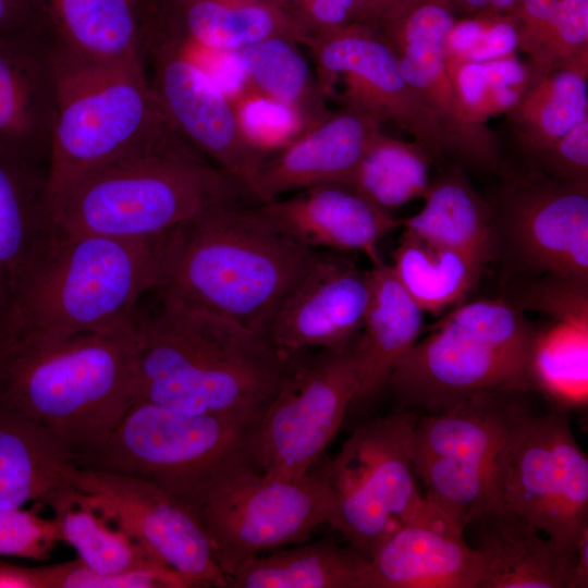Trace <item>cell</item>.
Returning a JSON list of instances; mask_svg holds the SVG:
<instances>
[{"label": "cell", "mask_w": 588, "mask_h": 588, "mask_svg": "<svg viewBox=\"0 0 588 588\" xmlns=\"http://www.w3.org/2000/svg\"><path fill=\"white\" fill-rule=\"evenodd\" d=\"M135 327L136 401L255 422L289 368L264 335L163 297Z\"/></svg>", "instance_id": "1"}, {"label": "cell", "mask_w": 588, "mask_h": 588, "mask_svg": "<svg viewBox=\"0 0 588 588\" xmlns=\"http://www.w3.org/2000/svg\"><path fill=\"white\" fill-rule=\"evenodd\" d=\"M164 238L56 230L0 310V351L132 324L139 298L162 284Z\"/></svg>", "instance_id": "2"}, {"label": "cell", "mask_w": 588, "mask_h": 588, "mask_svg": "<svg viewBox=\"0 0 588 588\" xmlns=\"http://www.w3.org/2000/svg\"><path fill=\"white\" fill-rule=\"evenodd\" d=\"M319 255L282 233L258 207L215 206L166 234L158 291L264 335Z\"/></svg>", "instance_id": "3"}, {"label": "cell", "mask_w": 588, "mask_h": 588, "mask_svg": "<svg viewBox=\"0 0 588 588\" xmlns=\"http://www.w3.org/2000/svg\"><path fill=\"white\" fill-rule=\"evenodd\" d=\"M135 321L0 351V402L62 440L74 464L91 455L136 401Z\"/></svg>", "instance_id": "4"}, {"label": "cell", "mask_w": 588, "mask_h": 588, "mask_svg": "<svg viewBox=\"0 0 588 588\" xmlns=\"http://www.w3.org/2000/svg\"><path fill=\"white\" fill-rule=\"evenodd\" d=\"M57 102L47 167L51 208L86 174L139 154L192 148L174 131L144 59L91 63L54 49Z\"/></svg>", "instance_id": "5"}, {"label": "cell", "mask_w": 588, "mask_h": 588, "mask_svg": "<svg viewBox=\"0 0 588 588\" xmlns=\"http://www.w3.org/2000/svg\"><path fill=\"white\" fill-rule=\"evenodd\" d=\"M254 198L192 148L135 155L70 186L51 208L54 229L117 238L162 236L215 206Z\"/></svg>", "instance_id": "6"}, {"label": "cell", "mask_w": 588, "mask_h": 588, "mask_svg": "<svg viewBox=\"0 0 588 588\" xmlns=\"http://www.w3.org/2000/svg\"><path fill=\"white\" fill-rule=\"evenodd\" d=\"M535 330L523 310L503 298L460 304L414 344L387 385L405 405L431 413L475 394L531 390Z\"/></svg>", "instance_id": "7"}, {"label": "cell", "mask_w": 588, "mask_h": 588, "mask_svg": "<svg viewBox=\"0 0 588 588\" xmlns=\"http://www.w3.org/2000/svg\"><path fill=\"white\" fill-rule=\"evenodd\" d=\"M253 424L136 401L105 443L74 465L146 479L188 509L216 478L249 463Z\"/></svg>", "instance_id": "8"}, {"label": "cell", "mask_w": 588, "mask_h": 588, "mask_svg": "<svg viewBox=\"0 0 588 588\" xmlns=\"http://www.w3.org/2000/svg\"><path fill=\"white\" fill-rule=\"evenodd\" d=\"M356 341L289 358L280 387L248 430L246 453L257 473L282 480L310 473L356 395Z\"/></svg>", "instance_id": "9"}, {"label": "cell", "mask_w": 588, "mask_h": 588, "mask_svg": "<svg viewBox=\"0 0 588 588\" xmlns=\"http://www.w3.org/2000/svg\"><path fill=\"white\" fill-rule=\"evenodd\" d=\"M417 419L397 412L363 424L323 471L330 489L326 523L368 560L422 500L411 457Z\"/></svg>", "instance_id": "10"}, {"label": "cell", "mask_w": 588, "mask_h": 588, "mask_svg": "<svg viewBox=\"0 0 588 588\" xmlns=\"http://www.w3.org/2000/svg\"><path fill=\"white\" fill-rule=\"evenodd\" d=\"M493 487L497 506L576 550L588 527V460L566 411L539 417L520 411L497 456Z\"/></svg>", "instance_id": "11"}, {"label": "cell", "mask_w": 588, "mask_h": 588, "mask_svg": "<svg viewBox=\"0 0 588 588\" xmlns=\"http://www.w3.org/2000/svg\"><path fill=\"white\" fill-rule=\"evenodd\" d=\"M188 510L229 577L252 556L305 541L327 522L330 489L323 473L282 480L243 463L216 478Z\"/></svg>", "instance_id": "12"}, {"label": "cell", "mask_w": 588, "mask_h": 588, "mask_svg": "<svg viewBox=\"0 0 588 588\" xmlns=\"http://www.w3.org/2000/svg\"><path fill=\"white\" fill-rule=\"evenodd\" d=\"M506 392L480 393L418 418L411 436L414 471L427 499L458 525L497 507L493 468L506 434L523 409Z\"/></svg>", "instance_id": "13"}, {"label": "cell", "mask_w": 588, "mask_h": 588, "mask_svg": "<svg viewBox=\"0 0 588 588\" xmlns=\"http://www.w3.org/2000/svg\"><path fill=\"white\" fill-rule=\"evenodd\" d=\"M317 83L323 96L341 78L343 106L362 110L382 125L391 123L412 137L433 161L448 156L440 125L420 94L404 78L396 56L371 26L352 22L311 37Z\"/></svg>", "instance_id": "14"}, {"label": "cell", "mask_w": 588, "mask_h": 588, "mask_svg": "<svg viewBox=\"0 0 588 588\" xmlns=\"http://www.w3.org/2000/svg\"><path fill=\"white\" fill-rule=\"evenodd\" d=\"M63 476L108 519L196 587H228L197 518L162 488L139 477L74 464Z\"/></svg>", "instance_id": "15"}, {"label": "cell", "mask_w": 588, "mask_h": 588, "mask_svg": "<svg viewBox=\"0 0 588 588\" xmlns=\"http://www.w3.org/2000/svg\"><path fill=\"white\" fill-rule=\"evenodd\" d=\"M146 48L154 74L149 82L171 126L187 145L213 160L255 198L258 175L268 155L246 136L231 99L184 53L166 27L149 36Z\"/></svg>", "instance_id": "16"}, {"label": "cell", "mask_w": 588, "mask_h": 588, "mask_svg": "<svg viewBox=\"0 0 588 588\" xmlns=\"http://www.w3.org/2000/svg\"><path fill=\"white\" fill-rule=\"evenodd\" d=\"M488 200L518 259L541 273L588 278V184L507 168Z\"/></svg>", "instance_id": "17"}, {"label": "cell", "mask_w": 588, "mask_h": 588, "mask_svg": "<svg viewBox=\"0 0 588 588\" xmlns=\"http://www.w3.org/2000/svg\"><path fill=\"white\" fill-rule=\"evenodd\" d=\"M370 295V270L346 256L320 253L282 301L264 336L285 358L343 348L358 338Z\"/></svg>", "instance_id": "18"}, {"label": "cell", "mask_w": 588, "mask_h": 588, "mask_svg": "<svg viewBox=\"0 0 588 588\" xmlns=\"http://www.w3.org/2000/svg\"><path fill=\"white\" fill-rule=\"evenodd\" d=\"M464 529L422 498L369 560L367 588H480L483 562Z\"/></svg>", "instance_id": "19"}, {"label": "cell", "mask_w": 588, "mask_h": 588, "mask_svg": "<svg viewBox=\"0 0 588 588\" xmlns=\"http://www.w3.org/2000/svg\"><path fill=\"white\" fill-rule=\"evenodd\" d=\"M45 23L0 33V150L48 161L57 102L54 46Z\"/></svg>", "instance_id": "20"}, {"label": "cell", "mask_w": 588, "mask_h": 588, "mask_svg": "<svg viewBox=\"0 0 588 588\" xmlns=\"http://www.w3.org/2000/svg\"><path fill=\"white\" fill-rule=\"evenodd\" d=\"M382 124L368 113L343 106L265 160L256 184L259 204L314 186L351 187L358 167Z\"/></svg>", "instance_id": "21"}, {"label": "cell", "mask_w": 588, "mask_h": 588, "mask_svg": "<svg viewBox=\"0 0 588 588\" xmlns=\"http://www.w3.org/2000/svg\"><path fill=\"white\" fill-rule=\"evenodd\" d=\"M282 233L311 249L358 250L370 261L380 259L377 244L401 226L348 186L327 184L302 189L287 199L258 206Z\"/></svg>", "instance_id": "22"}, {"label": "cell", "mask_w": 588, "mask_h": 588, "mask_svg": "<svg viewBox=\"0 0 588 588\" xmlns=\"http://www.w3.org/2000/svg\"><path fill=\"white\" fill-rule=\"evenodd\" d=\"M471 522L478 523L475 549L485 567L480 588H572L576 550L542 539L534 525L500 506Z\"/></svg>", "instance_id": "23"}, {"label": "cell", "mask_w": 588, "mask_h": 588, "mask_svg": "<svg viewBox=\"0 0 588 588\" xmlns=\"http://www.w3.org/2000/svg\"><path fill=\"white\" fill-rule=\"evenodd\" d=\"M46 181L41 164L0 150V310L56 233Z\"/></svg>", "instance_id": "24"}, {"label": "cell", "mask_w": 588, "mask_h": 588, "mask_svg": "<svg viewBox=\"0 0 588 588\" xmlns=\"http://www.w3.org/2000/svg\"><path fill=\"white\" fill-rule=\"evenodd\" d=\"M371 264V295L356 341L358 388L352 405L371 401L387 385L422 327L424 311L399 283L391 266L381 258Z\"/></svg>", "instance_id": "25"}, {"label": "cell", "mask_w": 588, "mask_h": 588, "mask_svg": "<svg viewBox=\"0 0 588 588\" xmlns=\"http://www.w3.org/2000/svg\"><path fill=\"white\" fill-rule=\"evenodd\" d=\"M54 49L71 59L117 63L142 58V29L130 0H37Z\"/></svg>", "instance_id": "26"}, {"label": "cell", "mask_w": 588, "mask_h": 588, "mask_svg": "<svg viewBox=\"0 0 588 588\" xmlns=\"http://www.w3.org/2000/svg\"><path fill=\"white\" fill-rule=\"evenodd\" d=\"M75 455L52 432L0 402V511L46 500L68 485Z\"/></svg>", "instance_id": "27"}, {"label": "cell", "mask_w": 588, "mask_h": 588, "mask_svg": "<svg viewBox=\"0 0 588 588\" xmlns=\"http://www.w3.org/2000/svg\"><path fill=\"white\" fill-rule=\"evenodd\" d=\"M424 199L416 215L402 219L404 230L458 250L485 268L497 243L492 210L464 167L455 162L438 174Z\"/></svg>", "instance_id": "28"}, {"label": "cell", "mask_w": 588, "mask_h": 588, "mask_svg": "<svg viewBox=\"0 0 588 588\" xmlns=\"http://www.w3.org/2000/svg\"><path fill=\"white\" fill-rule=\"evenodd\" d=\"M167 27L184 40L222 51L271 37L304 44L292 15L273 0H169Z\"/></svg>", "instance_id": "29"}, {"label": "cell", "mask_w": 588, "mask_h": 588, "mask_svg": "<svg viewBox=\"0 0 588 588\" xmlns=\"http://www.w3.org/2000/svg\"><path fill=\"white\" fill-rule=\"evenodd\" d=\"M397 60L404 78L434 114L448 156L463 167L503 174L507 166L500 157L497 136L463 103L446 70L444 53Z\"/></svg>", "instance_id": "30"}, {"label": "cell", "mask_w": 588, "mask_h": 588, "mask_svg": "<svg viewBox=\"0 0 588 588\" xmlns=\"http://www.w3.org/2000/svg\"><path fill=\"white\" fill-rule=\"evenodd\" d=\"M45 503L53 510L61 541L72 546L78 560L91 571L102 575L179 574L108 519L71 485L56 490Z\"/></svg>", "instance_id": "31"}, {"label": "cell", "mask_w": 588, "mask_h": 588, "mask_svg": "<svg viewBox=\"0 0 588 588\" xmlns=\"http://www.w3.org/2000/svg\"><path fill=\"white\" fill-rule=\"evenodd\" d=\"M368 566L353 548L318 541L245 560L226 588H367Z\"/></svg>", "instance_id": "32"}, {"label": "cell", "mask_w": 588, "mask_h": 588, "mask_svg": "<svg viewBox=\"0 0 588 588\" xmlns=\"http://www.w3.org/2000/svg\"><path fill=\"white\" fill-rule=\"evenodd\" d=\"M588 76L568 70L532 73L505 113L510 131L528 158L588 119Z\"/></svg>", "instance_id": "33"}, {"label": "cell", "mask_w": 588, "mask_h": 588, "mask_svg": "<svg viewBox=\"0 0 588 588\" xmlns=\"http://www.w3.org/2000/svg\"><path fill=\"white\" fill-rule=\"evenodd\" d=\"M392 258L399 283L424 313L433 315L461 303L483 270L467 255L407 230Z\"/></svg>", "instance_id": "34"}, {"label": "cell", "mask_w": 588, "mask_h": 588, "mask_svg": "<svg viewBox=\"0 0 588 588\" xmlns=\"http://www.w3.org/2000/svg\"><path fill=\"white\" fill-rule=\"evenodd\" d=\"M297 41L271 37L236 51L247 81L256 89L292 108L307 131L327 119L323 95Z\"/></svg>", "instance_id": "35"}, {"label": "cell", "mask_w": 588, "mask_h": 588, "mask_svg": "<svg viewBox=\"0 0 588 588\" xmlns=\"http://www.w3.org/2000/svg\"><path fill=\"white\" fill-rule=\"evenodd\" d=\"M531 390L555 408L583 407L588 400V323L553 321L536 329L529 354Z\"/></svg>", "instance_id": "36"}, {"label": "cell", "mask_w": 588, "mask_h": 588, "mask_svg": "<svg viewBox=\"0 0 588 588\" xmlns=\"http://www.w3.org/2000/svg\"><path fill=\"white\" fill-rule=\"evenodd\" d=\"M433 159L417 144L381 132L366 151L353 184L358 195L391 213L426 195Z\"/></svg>", "instance_id": "37"}, {"label": "cell", "mask_w": 588, "mask_h": 588, "mask_svg": "<svg viewBox=\"0 0 588 588\" xmlns=\"http://www.w3.org/2000/svg\"><path fill=\"white\" fill-rule=\"evenodd\" d=\"M457 21L448 0H401L377 30L397 59L444 53L445 39Z\"/></svg>", "instance_id": "38"}, {"label": "cell", "mask_w": 588, "mask_h": 588, "mask_svg": "<svg viewBox=\"0 0 588 588\" xmlns=\"http://www.w3.org/2000/svg\"><path fill=\"white\" fill-rule=\"evenodd\" d=\"M539 72L568 70L588 76V0H560L535 61Z\"/></svg>", "instance_id": "39"}, {"label": "cell", "mask_w": 588, "mask_h": 588, "mask_svg": "<svg viewBox=\"0 0 588 588\" xmlns=\"http://www.w3.org/2000/svg\"><path fill=\"white\" fill-rule=\"evenodd\" d=\"M512 304L546 314L553 321L588 323V278L546 273L527 284Z\"/></svg>", "instance_id": "40"}, {"label": "cell", "mask_w": 588, "mask_h": 588, "mask_svg": "<svg viewBox=\"0 0 588 588\" xmlns=\"http://www.w3.org/2000/svg\"><path fill=\"white\" fill-rule=\"evenodd\" d=\"M236 113L249 140L268 155L272 148L286 146L304 125L289 106L262 94L240 96Z\"/></svg>", "instance_id": "41"}, {"label": "cell", "mask_w": 588, "mask_h": 588, "mask_svg": "<svg viewBox=\"0 0 588 588\" xmlns=\"http://www.w3.org/2000/svg\"><path fill=\"white\" fill-rule=\"evenodd\" d=\"M44 588H192L195 585L179 574L130 572L102 575L79 560L40 567Z\"/></svg>", "instance_id": "42"}, {"label": "cell", "mask_w": 588, "mask_h": 588, "mask_svg": "<svg viewBox=\"0 0 588 588\" xmlns=\"http://www.w3.org/2000/svg\"><path fill=\"white\" fill-rule=\"evenodd\" d=\"M59 541L54 518L22 509L0 511V555L45 560Z\"/></svg>", "instance_id": "43"}, {"label": "cell", "mask_w": 588, "mask_h": 588, "mask_svg": "<svg viewBox=\"0 0 588 588\" xmlns=\"http://www.w3.org/2000/svg\"><path fill=\"white\" fill-rule=\"evenodd\" d=\"M526 159L532 169L553 179L588 184V119Z\"/></svg>", "instance_id": "44"}, {"label": "cell", "mask_w": 588, "mask_h": 588, "mask_svg": "<svg viewBox=\"0 0 588 588\" xmlns=\"http://www.w3.org/2000/svg\"><path fill=\"white\" fill-rule=\"evenodd\" d=\"M560 0H519L511 16L516 26L517 48L535 61Z\"/></svg>", "instance_id": "45"}, {"label": "cell", "mask_w": 588, "mask_h": 588, "mask_svg": "<svg viewBox=\"0 0 588 588\" xmlns=\"http://www.w3.org/2000/svg\"><path fill=\"white\" fill-rule=\"evenodd\" d=\"M516 49L517 33L512 16L507 14H489L478 41L463 58L457 59L486 62L514 56Z\"/></svg>", "instance_id": "46"}, {"label": "cell", "mask_w": 588, "mask_h": 588, "mask_svg": "<svg viewBox=\"0 0 588 588\" xmlns=\"http://www.w3.org/2000/svg\"><path fill=\"white\" fill-rule=\"evenodd\" d=\"M307 20L321 30L341 28L353 21V0H303Z\"/></svg>", "instance_id": "47"}, {"label": "cell", "mask_w": 588, "mask_h": 588, "mask_svg": "<svg viewBox=\"0 0 588 588\" xmlns=\"http://www.w3.org/2000/svg\"><path fill=\"white\" fill-rule=\"evenodd\" d=\"M42 22L37 0H0V33Z\"/></svg>", "instance_id": "48"}, {"label": "cell", "mask_w": 588, "mask_h": 588, "mask_svg": "<svg viewBox=\"0 0 588 588\" xmlns=\"http://www.w3.org/2000/svg\"><path fill=\"white\" fill-rule=\"evenodd\" d=\"M455 16L473 17L488 14H507L515 10L519 0H448Z\"/></svg>", "instance_id": "49"}, {"label": "cell", "mask_w": 588, "mask_h": 588, "mask_svg": "<svg viewBox=\"0 0 588 588\" xmlns=\"http://www.w3.org/2000/svg\"><path fill=\"white\" fill-rule=\"evenodd\" d=\"M0 588H42L40 567L0 562Z\"/></svg>", "instance_id": "50"}, {"label": "cell", "mask_w": 588, "mask_h": 588, "mask_svg": "<svg viewBox=\"0 0 588 588\" xmlns=\"http://www.w3.org/2000/svg\"><path fill=\"white\" fill-rule=\"evenodd\" d=\"M401 0H353V21L377 29L381 19Z\"/></svg>", "instance_id": "51"}, {"label": "cell", "mask_w": 588, "mask_h": 588, "mask_svg": "<svg viewBox=\"0 0 588 588\" xmlns=\"http://www.w3.org/2000/svg\"><path fill=\"white\" fill-rule=\"evenodd\" d=\"M588 587V527L581 532L576 546L572 588Z\"/></svg>", "instance_id": "52"}, {"label": "cell", "mask_w": 588, "mask_h": 588, "mask_svg": "<svg viewBox=\"0 0 588 588\" xmlns=\"http://www.w3.org/2000/svg\"><path fill=\"white\" fill-rule=\"evenodd\" d=\"M130 1L135 4L136 2H138L140 0H130Z\"/></svg>", "instance_id": "53"}]
</instances>
